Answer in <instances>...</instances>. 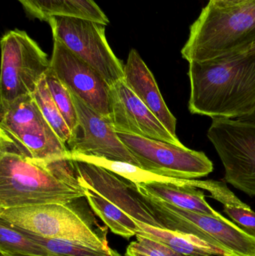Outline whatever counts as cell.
Returning <instances> with one entry per match:
<instances>
[{
    "instance_id": "obj_9",
    "label": "cell",
    "mask_w": 255,
    "mask_h": 256,
    "mask_svg": "<svg viewBox=\"0 0 255 256\" xmlns=\"http://www.w3.org/2000/svg\"><path fill=\"white\" fill-rule=\"evenodd\" d=\"M48 24L52 38L94 68L109 85L122 80L124 66L108 43L106 26L73 16H53Z\"/></svg>"
},
{
    "instance_id": "obj_20",
    "label": "cell",
    "mask_w": 255,
    "mask_h": 256,
    "mask_svg": "<svg viewBox=\"0 0 255 256\" xmlns=\"http://www.w3.org/2000/svg\"><path fill=\"white\" fill-rule=\"evenodd\" d=\"M82 183L86 188L85 198L90 207L112 232L126 239L137 234L140 230L136 220L92 188Z\"/></svg>"
},
{
    "instance_id": "obj_5",
    "label": "cell",
    "mask_w": 255,
    "mask_h": 256,
    "mask_svg": "<svg viewBox=\"0 0 255 256\" xmlns=\"http://www.w3.org/2000/svg\"><path fill=\"white\" fill-rule=\"evenodd\" d=\"M141 194L163 228L196 236L228 256H255V237L226 218L180 208L145 192Z\"/></svg>"
},
{
    "instance_id": "obj_16",
    "label": "cell",
    "mask_w": 255,
    "mask_h": 256,
    "mask_svg": "<svg viewBox=\"0 0 255 256\" xmlns=\"http://www.w3.org/2000/svg\"><path fill=\"white\" fill-rule=\"evenodd\" d=\"M141 192L160 198L180 208L224 218L206 201V196L200 188L192 186L182 179L167 178L137 185Z\"/></svg>"
},
{
    "instance_id": "obj_28",
    "label": "cell",
    "mask_w": 255,
    "mask_h": 256,
    "mask_svg": "<svg viewBox=\"0 0 255 256\" xmlns=\"http://www.w3.org/2000/svg\"><path fill=\"white\" fill-rule=\"evenodd\" d=\"M0 256H4L1 255V254H0Z\"/></svg>"
},
{
    "instance_id": "obj_14",
    "label": "cell",
    "mask_w": 255,
    "mask_h": 256,
    "mask_svg": "<svg viewBox=\"0 0 255 256\" xmlns=\"http://www.w3.org/2000/svg\"><path fill=\"white\" fill-rule=\"evenodd\" d=\"M73 160L78 174L84 184L113 203L135 220L163 228L144 202L137 185L103 167L83 161Z\"/></svg>"
},
{
    "instance_id": "obj_19",
    "label": "cell",
    "mask_w": 255,
    "mask_h": 256,
    "mask_svg": "<svg viewBox=\"0 0 255 256\" xmlns=\"http://www.w3.org/2000/svg\"><path fill=\"white\" fill-rule=\"evenodd\" d=\"M139 227L137 234L145 236L169 246L187 256H228L191 234H184L166 228H158L136 221Z\"/></svg>"
},
{
    "instance_id": "obj_15",
    "label": "cell",
    "mask_w": 255,
    "mask_h": 256,
    "mask_svg": "<svg viewBox=\"0 0 255 256\" xmlns=\"http://www.w3.org/2000/svg\"><path fill=\"white\" fill-rule=\"evenodd\" d=\"M122 80L166 129L172 135L178 136L176 118L168 108L152 72L135 49L130 50L129 52Z\"/></svg>"
},
{
    "instance_id": "obj_2",
    "label": "cell",
    "mask_w": 255,
    "mask_h": 256,
    "mask_svg": "<svg viewBox=\"0 0 255 256\" xmlns=\"http://www.w3.org/2000/svg\"><path fill=\"white\" fill-rule=\"evenodd\" d=\"M85 192L70 156L40 159L0 149V208L68 203Z\"/></svg>"
},
{
    "instance_id": "obj_8",
    "label": "cell",
    "mask_w": 255,
    "mask_h": 256,
    "mask_svg": "<svg viewBox=\"0 0 255 256\" xmlns=\"http://www.w3.org/2000/svg\"><path fill=\"white\" fill-rule=\"evenodd\" d=\"M208 137L225 168V180L255 196V122L213 118Z\"/></svg>"
},
{
    "instance_id": "obj_23",
    "label": "cell",
    "mask_w": 255,
    "mask_h": 256,
    "mask_svg": "<svg viewBox=\"0 0 255 256\" xmlns=\"http://www.w3.org/2000/svg\"><path fill=\"white\" fill-rule=\"evenodd\" d=\"M45 80L52 98L61 112L64 121L67 123L69 129L71 131L73 136L79 126V122L71 92L57 78L51 68L45 74Z\"/></svg>"
},
{
    "instance_id": "obj_6",
    "label": "cell",
    "mask_w": 255,
    "mask_h": 256,
    "mask_svg": "<svg viewBox=\"0 0 255 256\" xmlns=\"http://www.w3.org/2000/svg\"><path fill=\"white\" fill-rule=\"evenodd\" d=\"M0 149L34 158L70 156V152L42 115L32 94L1 106Z\"/></svg>"
},
{
    "instance_id": "obj_13",
    "label": "cell",
    "mask_w": 255,
    "mask_h": 256,
    "mask_svg": "<svg viewBox=\"0 0 255 256\" xmlns=\"http://www.w3.org/2000/svg\"><path fill=\"white\" fill-rule=\"evenodd\" d=\"M109 109L116 132L131 134L184 146L172 135L123 80L111 86Z\"/></svg>"
},
{
    "instance_id": "obj_26",
    "label": "cell",
    "mask_w": 255,
    "mask_h": 256,
    "mask_svg": "<svg viewBox=\"0 0 255 256\" xmlns=\"http://www.w3.org/2000/svg\"><path fill=\"white\" fill-rule=\"evenodd\" d=\"M249 1L251 0H209L208 4L219 8H227L234 7Z\"/></svg>"
},
{
    "instance_id": "obj_24",
    "label": "cell",
    "mask_w": 255,
    "mask_h": 256,
    "mask_svg": "<svg viewBox=\"0 0 255 256\" xmlns=\"http://www.w3.org/2000/svg\"><path fill=\"white\" fill-rule=\"evenodd\" d=\"M17 228L27 237L38 242L39 244L59 256H122L117 251L112 249L109 251H106L103 250L94 249L90 246H85L75 242H68V240L46 238L31 234L19 227Z\"/></svg>"
},
{
    "instance_id": "obj_10",
    "label": "cell",
    "mask_w": 255,
    "mask_h": 256,
    "mask_svg": "<svg viewBox=\"0 0 255 256\" xmlns=\"http://www.w3.org/2000/svg\"><path fill=\"white\" fill-rule=\"evenodd\" d=\"M117 134L141 167L158 176L194 180L214 171L212 161L204 152L139 136Z\"/></svg>"
},
{
    "instance_id": "obj_1",
    "label": "cell",
    "mask_w": 255,
    "mask_h": 256,
    "mask_svg": "<svg viewBox=\"0 0 255 256\" xmlns=\"http://www.w3.org/2000/svg\"><path fill=\"white\" fill-rule=\"evenodd\" d=\"M190 112L240 120L255 112V44L218 58L189 63Z\"/></svg>"
},
{
    "instance_id": "obj_12",
    "label": "cell",
    "mask_w": 255,
    "mask_h": 256,
    "mask_svg": "<svg viewBox=\"0 0 255 256\" xmlns=\"http://www.w3.org/2000/svg\"><path fill=\"white\" fill-rule=\"evenodd\" d=\"M79 126L67 144L70 154L124 161L141 166L136 158L121 142L110 118L100 115L72 94Z\"/></svg>"
},
{
    "instance_id": "obj_21",
    "label": "cell",
    "mask_w": 255,
    "mask_h": 256,
    "mask_svg": "<svg viewBox=\"0 0 255 256\" xmlns=\"http://www.w3.org/2000/svg\"><path fill=\"white\" fill-rule=\"evenodd\" d=\"M0 254L4 256H59L1 218Z\"/></svg>"
},
{
    "instance_id": "obj_18",
    "label": "cell",
    "mask_w": 255,
    "mask_h": 256,
    "mask_svg": "<svg viewBox=\"0 0 255 256\" xmlns=\"http://www.w3.org/2000/svg\"><path fill=\"white\" fill-rule=\"evenodd\" d=\"M189 184L205 190L211 194V198L223 204L224 212L235 224L248 234L255 237V212L243 202L229 188L226 182L222 180H185Z\"/></svg>"
},
{
    "instance_id": "obj_27",
    "label": "cell",
    "mask_w": 255,
    "mask_h": 256,
    "mask_svg": "<svg viewBox=\"0 0 255 256\" xmlns=\"http://www.w3.org/2000/svg\"><path fill=\"white\" fill-rule=\"evenodd\" d=\"M125 256H149L141 252L139 250L136 249V248L133 246L131 244H130L128 248H127L126 251Z\"/></svg>"
},
{
    "instance_id": "obj_3",
    "label": "cell",
    "mask_w": 255,
    "mask_h": 256,
    "mask_svg": "<svg viewBox=\"0 0 255 256\" xmlns=\"http://www.w3.org/2000/svg\"><path fill=\"white\" fill-rule=\"evenodd\" d=\"M83 198L68 203H52L0 208V218L31 234L68 240L109 251L107 227L102 226Z\"/></svg>"
},
{
    "instance_id": "obj_4",
    "label": "cell",
    "mask_w": 255,
    "mask_h": 256,
    "mask_svg": "<svg viewBox=\"0 0 255 256\" xmlns=\"http://www.w3.org/2000/svg\"><path fill=\"white\" fill-rule=\"evenodd\" d=\"M255 44V0L219 8L208 4L190 26L181 55L189 63L218 58Z\"/></svg>"
},
{
    "instance_id": "obj_25",
    "label": "cell",
    "mask_w": 255,
    "mask_h": 256,
    "mask_svg": "<svg viewBox=\"0 0 255 256\" xmlns=\"http://www.w3.org/2000/svg\"><path fill=\"white\" fill-rule=\"evenodd\" d=\"M136 240L132 245L136 249L149 256H187L177 252L169 246L148 238L141 234H136Z\"/></svg>"
},
{
    "instance_id": "obj_22",
    "label": "cell",
    "mask_w": 255,
    "mask_h": 256,
    "mask_svg": "<svg viewBox=\"0 0 255 256\" xmlns=\"http://www.w3.org/2000/svg\"><path fill=\"white\" fill-rule=\"evenodd\" d=\"M32 96L48 124L52 128L63 144L67 146L72 137L71 131L69 129L67 123L64 121L61 112L52 98L45 80V75L40 80Z\"/></svg>"
},
{
    "instance_id": "obj_17",
    "label": "cell",
    "mask_w": 255,
    "mask_h": 256,
    "mask_svg": "<svg viewBox=\"0 0 255 256\" xmlns=\"http://www.w3.org/2000/svg\"><path fill=\"white\" fill-rule=\"evenodd\" d=\"M27 16L47 22L53 16H73L109 24L106 14L94 0H16Z\"/></svg>"
},
{
    "instance_id": "obj_7",
    "label": "cell",
    "mask_w": 255,
    "mask_h": 256,
    "mask_svg": "<svg viewBox=\"0 0 255 256\" xmlns=\"http://www.w3.org/2000/svg\"><path fill=\"white\" fill-rule=\"evenodd\" d=\"M0 106L35 91L49 68L50 60L26 32L15 28L1 39Z\"/></svg>"
},
{
    "instance_id": "obj_11",
    "label": "cell",
    "mask_w": 255,
    "mask_h": 256,
    "mask_svg": "<svg viewBox=\"0 0 255 256\" xmlns=\"http://www.w3.org/2000/svg\"><path fill=\"white\" fill-rule=\"evenodd\" d=\"M50 68L71 94L100 115L109 118L111 86L97 70L57 39L53 38Z\"/></svg>"
}]
</instances>
